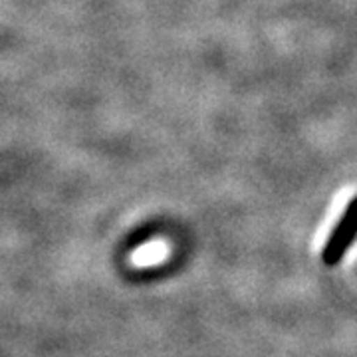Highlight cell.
I'll return each instance as SVG.
<instances>
[{
    "mask_svg": "<svg viewBox=\"0 0 357 357\" xmlns=\"http://www.w3.org/2000/svg\"><path fill=\"white\" fill-rule=\"evenodd\" d=\"M356 229V203H349L345 215L342 217V220L337 222V227L333 229L332 236H330V241H328L326 248H324L321 258H324L326 264H337V262L344 258L345 250H347V248L351 246V243H354Z\"/></svg>",
    "mask_w": 357,
    "mask_h": 357,
    "instance_id": "obj_1",
    "label": "cell"
}]
</instances>
